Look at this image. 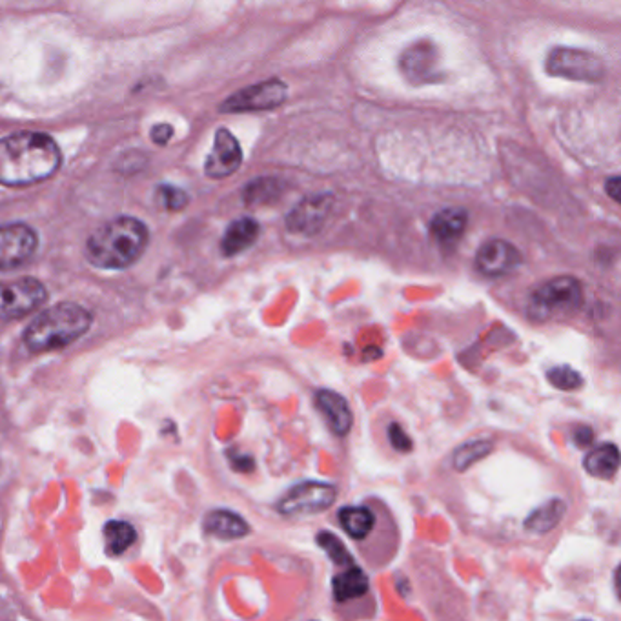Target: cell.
I'll return each mask as SVG.
<instances>
[{
    "label": "cell",
    "mask_w": 621,
    "mask_h": 621,
    "mask_svg": "<svg viewBox=\"0 0 621 621\" xmlns=\"http://www.w3.org/2000/svg\"><path fill=\"white\" fill-rule=\"evenodd\" d=\"M574 441H576L580 447H589V445H592V441H594V432H592V428H578V430L574 432Z\"/></svg>",
    "instance_id": "obj_30"
},
{
    "label": "cell",
    "mask_w": 621,
    "mask_h": 621,
    "mask_svg": "<svg viewBox=\"0 0 621 621\" xmlns=\"http://www.w3.org/2000/svg\"><path fill=\"white\" fill-rule=\"evenodd\" d=\"M148 245V228L135 217H117L97 228L86 243L88 261L104 270L133 265Z\"/></svg>",
    "instance_id": "obj_2"
},
{
    "label": "cell",
    "mask_w": 621,
    "mask_h": 621,
    "mask_svg": "<svg viewBox=\"0 0 621 621\" xmlns=\"http://www.w3.org/2000/svg\"><path fill=\"white\" fill-rule=\"evenodd\" d=\"M316 405L325 416L328 427L336 436H347L354 423L352 410L348 407L347 399L334 390H319L316 394Z\"/></svg>",
    "instance_id": "obj_14"
},
{
    "label": "cell",
    "mask_w": 621,
    "mask_h": 621,
    "mask_svg": "<svg viewBox=\"0 0 621 621\" xmlns=\"http://www.w3.org/2000/svg\"><path fill=\"white\" fill-rule=\"evenodd\" d=\"M39 245V237L28 224L0 226V272L28 263Z\"/></svg>",
    "instance_id": "obj_10"
},
{
    "label": "cell",
    "mask_w": 621,
    "mask_h": 621,
    "mask_svg": "<svg viewBox=\"0 0 621 621\" xmlns=\"http://www.w3.org/2000/svg\"><path fill=\"white\" fill-rule=\"evenodd\" d=\"M257 235H259V224L255 223L254 219L250 217L237 219L224 232L221 250L226 257L241 254L246 248L254 245Z\"/></svg>",
    "instance_id": "obj_17"
},
{
    "label": "cell",
    "mask_w": 621,
    "mask_h": 621,
    "mask_svg": "<svg viewBox=\"0 0 621 621\" xmlns=\"http://www.w3.org/2000/svg\"><path fill=\"white\" fill-rule=\"evenodd\" d=\"M545 70L552 77H563L569 81L600 82L605 77V66L598 55L563 46L549 51Z\"/></svg>",
    "instance_id": "obj_5"
},
{
    "label": "cell",
    "mask_w": 621,
    "mask_h": 621,
    "mask_svg": "<svg viewBox=\"0 0 621 621\" xmlns=\"http://www.w3.org/2000/svg\"><path fill=\"white\" fill-rule=\"evenodd\" d=\"M232 465L239 472H252L254 470V459L248 458V456H239V458L232 459Z\"/></svg>",
    "instance_id": "obj_32"
},
{
    "label": "cell",
    "mask_w": 621,
    "mask_h": 621,
    "mask_svg": "<svg viewBox=\"0 0 621 621\" xmlns=\"http://www.w3.org/2000/svg\"><path fill=\"white\" fill-rule=\"evenodd\" d=\"M550 385L558 390H576L581 387L583 379L580 372L571 367H554L547 372Z\"/></svg>",
    "instance_id": "obj_27"
},
{
    "label": "cell",
    "mask_w": 621,
    "mask_h": 621,
    "mask_svg": "<svg viewBox=\"0 0 621 621\" xmlns=\"http://www.w3.org/2000/svg\"><path fill=\"white\" fill-rule=\"evenodd\" d=\"M243 163V150L234 133L221 128L215 133L214 150L208 155L204 163V174L210 179H224L239 170Z\"/></svg>",
    "instance_id": "obj_11"
},
{
    "label": "cell",
    "mask_w": 621,
    "mask_h": 621,
    "mask_svg": "<svg viewBox=\"0 0 621 621\" xmlns=\"http://www.w3.org/2000/svg\"><path fill=\"white\" fill-rule=\"evenodd\" d=\"M328 212H330V195L308 197L290 212L286 226L290 232L296 234L314 235L321 230Z\"/></svg>",
    "instance_id": "obj_13"
},
{
    "label": "cell",
    "mask_w": 621,
    "mask_h": 621,
    "mask_svg": "<svg viewBox=\"0 0 621 621\" xmlns=\"http://www.w3.org/2000/svg\"><path fill=\"white\" fill-rule=\"evenodd\" d=\"M281 194H283V184L272 177H263V179H255L254 183L246 186L245 203L248 206L275 203Z\"/></svg>",
    "instance_id": "obj_22"
},
{
    "label": "cell",
    "mask_w": 621,
    "mask_h": 621,
    "mask_svg": "<svg viewBox=\"0 0 621 621\" xmlns=\"http://www.w3.org/2000/svg\"><path fill=\"white\" fill-rule=\"evenodd\" d=\"M492 443L485 441V439H478V441H470L465 443L454 452V469L458 472H465L469 470L472 465H476L478 461L483 458H487L490 452H492Z\"/></svg>",
    "instance_id": "obj_24"
},
{
    "label": "cell",
    "mask_w": 621,
    "mask_h": 621,
    "mask_svg": "<svg viewBox=\"0 0 621 621\" xmlns=\"http://www.w3.org/2000/svg\"><path fill=\"white\" fill-rule=\"evenodd\" d=\"M48 299V292L41 281L22 277L10 283H0V319L10 321L37 310Z\"/></svg>",
    "instance_id": "obj_8"
},
{
    "label": "cell",
    "mask_w": 621,
    "mask_h": 621,
    "mask_svg": "<svg viewBox=\"0 0 621 621\" xmlns=\"http://www.w3.org/2000/svg\"><path fill=\"white\" fill-rule=\"evenodd\" d=\"M174 137V128L170 124H157L152 128V141L159 146L168 144V141Z\"/></svg>",
    "instance_id": "obj_29"
},
{
    "label": "cell",
    "mask_w": 621,
    "mask_h": 621,
    "mask_svg": "<svg viewBox=\"0 0 621 621\" xmlns=\"http://www.w3.org/2000/svg\"><path fill=\"white\" fill-rule=\"evenodd\" d=\"M332 587H334V596H336L337 601L356 600L359 596L367 594V574L357 567H352V569L336 576Z\"/></svg>",
    "instance_id": "obj_21"
},
{
    "label": "cell",
    "mask_w": 621,
    "mask_h": 621,
    "mask_svg": "<svg viewBox=\"0 0 621 621\" xmlns=\"http://www.w3.org/2000/svg\"><path fill=\"white\" fill-rule=\"evenodd\" d=\"M90 326L92 314L86 308L75 303H59L31 321L24 332V343L31 352H51L68 347L84 336Z\"/></svg>",
    "instance_id": "obj_3"
},
{
    "label": "cell",
    "mask_w": 621,
    "mask_h": 621,
    "mask_svg": "<svg viewBox=\"0 0 621 621\" xmlns=\"http://www.w3.org/2000/svg\"><path fill=\"white\" fill-rule=\"evenodd\" d=\"M336 487L323 481H305L286 492L277 503L283 516H308L330 509L336 503Z\"/></svg>",
    "instance_id": "obj_7"
},
{
    "label": "cell",
    "mask_w": 621,
    "mask_h": 621,
    "mask_svg": "<svg viewBox=\"0 0 621 621\" xmlns=\"http://www.w3.org/2000/svg\"><path fill=\"white\" fill-rule=\"evenodd\" d=\"M388 439H390L392 447L396 448L398 452H410L412 450V439L398 423H392L388 427Z\"/></svg>",
    "instance_id": "obj_28"
},
{
    "label": "cell",
    "mask_w": 621,
    "mask_h": 621,
    "mask_svg": "<svg viewBox=\"0 0 621 621\" xmlns=\"http://www.w3.org/2000/svg\"><path fill=\"white\" fill-rule=\"evenodd\" d=\"M565 512H567L565 501L550 499L547 503H543L540 509H536L530 514L525 521V529L534 532V534H547L560 525Z\"/></svg>",
    "instance_id": "obj_19"
},
{
    "label": "cell",
    "mask_w": 621,
    "mask_h": 621,
    "mask_svg": "<svg viewBox=\"0 0 621 621\" xmlns=\"http://www.w3.org/2000/svg\"><path fill=\"white\" fill-rule=\"evenodd\" d=\"M137 538L135 529L126 521H108L104 525V540H106V549L113 556L123 554L124 550L132 545Z\"/></svg>",
    "instance_id": "obj_23"
},
{
    "label": "cell",
    "mask_w": 621,
    "mask_h": 621,
    "mask_svg": "<svg viewBox=\"0 0 621 621\" xmlns=\"http://www.w3.org/2000/svg\"><path fill=\"white\" fill-rule=\"evenodd\" d=\"M339 521L350 538L363 540L374 529L376 518L367 507H345L339 510Z\"/></svg>",
    "instance_id": "obj_20"
},
{
    "label": "cell",
    "mask_w": 621,
    "mask_h": 621,
    "mask_svg": "<svg viewBox=\"0 0 621 621\" xmlns=\"http://www.w3.org/2000/svg\"><path fill=\"white\" fill-rule=\"evenodd\" d=\"M583 301L581 283L572 275H560L538 286L529 299V316L536 321L571 314Z\"/></svg>",
    "instance_id": "obj_4"
},
{
    "label": "cell",
    "mask_w": 621,
    "mask_h": 621,
    "mask_svg": "<svg viewBox=\"0 0 621 621\" xmlns=\"http://www.w3.org/2000/svg\"><path fill=\"white\" fill-rule=\"evenodd\" d=\"M520 265V250L503 239L487 241L479 248L478 255H476V268L479 274L487 275V277L510 274Z\"/></svg>",
    "instance_id": "obj_12"
},
{
    "label": "cell",
    "mask_w": 621,
    "mask_h": 621,
    "mask_svg": "<svg viewBox=\"0 0 621 621\" xmlns=\"http://www.w3.org/2000/svg\"><path fill=\"white\" fill-rule=\"evenodd\" d=\"M399 70L403 77L414 86L436 84L445 79L441 70L438 46L432 41L414 42L399 57Z\"/></svg>",
    "instance_id": "obj_6"
},
{
    "label": "cell",
    "mask_w": 621,
    "mask_h": 621,
    "mask_svg": "<svg viewBox=\"0 0 621 621\" xmlns=\"http://www.w3.org/2000/svg\"><path fill=\"white\" fill-rule=\"evenodd\" d=\"M286 84L279 79L259 82L234 93L221 104L223 113L265 112L281 106L286 99Z\"/></svg>",
    "instance_id": "obj_9"
},
{
    "label": "cell",
    "mask_w": 621,
    "mask_h": 621,
    "mask_svg": "<svg viewBox=\"0 0 621 621\" xmlns=\"http://www.w3.org/2000/svg\"><path fill=\"white\" fill-rule=\"evenodd\" d=\"M620 469V450L614 443L594 448L585 458V470L598 479H611Z\"/></svg>",
    "instance_id": "obj_18"
},
{
    "label": "cell",
    "mask_w": 621,
    "mask_h": 621,
    "mask_svg": "<svg viewBox=\"0 0 621 621\" xmlns=\"http://www.w3.org/2000/svg\"><path fill=\"white\" fill-rule=\"evenodd\" d=\"M59 144L48 133L21 132L0 139V184L21 188L50 179L61 168Z\"/></svg>",
    "instance_id": "obj_1"
},
{
    "label": "cell",
    "mask_w": 621,
    "mask_h": 621,
    "mask_svg": "<svg viewBox=\"0 0 621 621\" xmlns=\"http://www.w3.org/2000/svg\"><path fill=\"white\" fill-rule=\"evenodd\" d=\"M317 543L319 547L325 550L326 554L330 556V560L337 563V565H352V556L348 552L345 543L337 538L336 534L332 532H321L317 536Z\"/></svg>",
    "instance_id": "obj_25"
},
{
    "label": "cell",
    "mask_w": 621,
    "mask_h": 621,
    "mask_svg": "<svg viewBox=\"0 0 621 621\" xmlns=\"http://www.w3.org/2000/svg\"><path fill=\"white\" fill-rule=\"evenodd\" d=\"M605 190H607V194L611 195L616 203H620L621 179L618 175H614V177H611V179L605 183Z\"/></svg>",
    "instance_id": "obj_31"
},
{
    "label": "cell",
    "mask_w": 621,
    "mask_h": 621,
    "mask_svg": "<svg viewBox=\"0 0 621 621\" xmlns=\"http://www.w3.org/2000/svg\"><path fill=\"white\" fill-rule=\"evenodd\" d=\"M469 224V215L461 208H445L430 221V235L439 245H454L459 241Z\"/></svg>",
    "instance_id": "obj_15"
},
{
    "label": "cell",
    "mask_w": 621,
    "mask_h": 621,
    "mask_svg": "<svg viewBox=\"0 0 621 621\" xmlns=\"http://www.w3.org/2000/svg\"><path fill=\"white\" fill-rule=\"evenodd\" d=\"M204 530L221 540H239L245 538L250 532V527L241 516H237L230 510H214L204 520Z\"/></svg>",
    "instance_id": "obj_16"
},
{
    "label": "cell",
    "mask_w": 621,
    "mask_h": 621,
    "mask_svg": "<svg viewBox=\"0 0 621 621\" xmlns=\"http://www.w3.org/2000/svg\"><path fill=\"white\" fill-rule=\"evenodd\" d=\"M155 199H157V203L161 204V208L168 210V212H179L188 204L186 192L181 190V188L170 186V184L159 186Z\"/></svg>",
    "instance_id": "obj_26"
}]
</instances>
